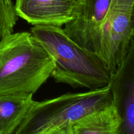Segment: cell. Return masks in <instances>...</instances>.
I'll return each mask as SVG.
<instances>
[{"label":"cell","instance_id":"1","mask_svg":"<svg viewBox=\"0 0 134 134\" xmlns=\"http://www.w3.org/2000/svg\"><path fill=\"white\" fill-rule=\"evenodd\" d=\"M30 33L53 58L51 76L56 82L89 90L108 86L111 75L102 59L73 41L64 28L34 26Z\"/></svg>","mask_w":134,"mask_h":134},{"label":"cell","instance_id":"2","mask_svg":"<svg viewBox=\"0 0 134 134\" xmlns=\"http://www.w3.org/2000/svg\"><path fill=\"white\" fill-rule=\"evenodd\" d=\"M54 68L52 57L31 33L9 34L0 41V95L34 94Z\"/></svg>","mask_w":134,"mask_h":134},{"label":"cell","instance_id":"3","mask_svg":"<svg viewBox=\"0 0 134 134\" xmlns=\"http://www.w3.org/2000/svg\"><path fill=\"white\" fill-rule=\"evenodd\" d=\"M112 104L109 86L36 102L13 134H44Z\"/></svg>","mask_w":134,"mask_h":134},{"label":"cell","instance_id":"4","mask_svg":"<svg viewBox=\"0 0 134 134\" xmlns=\"http://www.w3.org/2000/svg\"><path fill=\"white\" fill-rule=\"evenodd\" d=\"M134 0H112L101 31L98 55L112 75L134 42Z\"/></svg>","mask_w":134,"mask_h":134},{"label":"cell","instance_id":"5","mask_svg":"<svg viewBox=\"0 0 134 134\" xmlns=\"http://www.w3.org/2000/svg\"><path fill=\"white\" fill-rule=\"evenodd\" d=\"M112 0H82L77 16L65 25V34L80 47L98 54L101 31Z\"/></svg>","mask_w":134,"mask_h":134},{"label":"cell","instance_id":"6","mask_svg":"<svg viewBox=\"0 0 134 134\" xmlns=\"http://www.w3.org/2000/svg\"><path fill=\"white\" fill-rule=\"evenodd\" d=\"M109 86L120 120L118 134H134V42Z\"/></svg>","mask_w":134,"mask_h":134},{"label":"cell","instance_id":"7","mask_svg":"<svg viewBox=\"0 0 134 134\" xmlns=\"http://www.w3.org/2000/svg\"><path fill=\"white\" fill-rule=\"evenodd\" d=\"M82 0H16L17 16L33 26L62 27L75 19Z\"/></svg>","mask_w":134,"mask_h":134},{"label":"cell","instance_id":"8","mask_svg":"<svg viewBox=\"0 0 134 134\" xmlns=\"http://www.w3.org/2000/svg\"><path fill=\"white\" fill-rule=\"evenodd\" d=\"M32 94L0 95V134H13L35 103Z\"/></svg>","mask_w":134,"mask_h":134},{"label":"cell","instance_id":"9","mask_svg":"<svg viewBox=\"0 0 134 134\" xmlns=\"http://www.w3.org/2000/svg\"><path fill=\"white\" fill-rule=\"evenodd\" d=\"M120 118L112 104L71 123L74 134H118Z\"/></svg>","mask_w":134,"mask_h":134},{"label":"cell","instance_id":"10","mask_svg":"<svg viewBox=\"0 0 134 134\" xmlns=\"http://www.w3.org/2000/svg\"><path fill=\"white\" fill-rule=\"evenodd\" d=\"M18 16L12 0H0V41L13 32Z\"/></svg>","mask_w":134,"mask_h":134},{"label":"cell","instance_id":"11","mask_svg":"<svg viewBox=\"0 0 134 134\" xmlns=\"http://www.w3.org/2000/svg\"><path fill=\"white\" fill-rule=\"evenodd\" d=\"M72 122L65 123L58 127L54 128L44 134H74L72 129Z\"/></svg>","mask_w":134,"mask_h":134}]
</instances>
